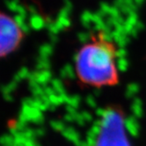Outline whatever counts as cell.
<instances>
[{
	"mask_svg": "<svg viewBox=\"0 0 146 146\" xmlns=\"http://www.w3.org/2000/svg\"><path fill=\"white\" fill-rule=\"evenodd\" d=\"M74 73L84 87L100 90L117 86L121 78L118 43L104 30H96L78 49Z\"/></svg>",
	"mask_w": 146,
	"mask_h": 146,
	"instance_id": "cell-1",
	"label": "cell"
},
{
	"mask_svg": "<svg viewBox=\"0 0 146 146\" xmlns=\"http://www.w3.org/2000/svg\"><path fill=\"white\" fill-rule=\"evenodd\" d=\"M92 146H132L127 121L122 109L105 108L97 120Z\"/></svg>",
	"mask_w": 146,
	"mask_h": 146,
	"instance_id": "cell-2",
	"label": "cell"
},
{
	"mask_svg": "<svg viewBox=\"0 0 146 146\" xmlns=\"http://www.w3.org/2000/svg\"><path fill=\"white\" fill-rule=\"evenodd\" d=\"M24 39V32L17 20L0 12V58L15 52Z\"/></svg>",
	"mask_w": 146,
	"mask_h": 146,
	"instance_id": "cell-3",
	"label": "cell"
}]
</instances>
